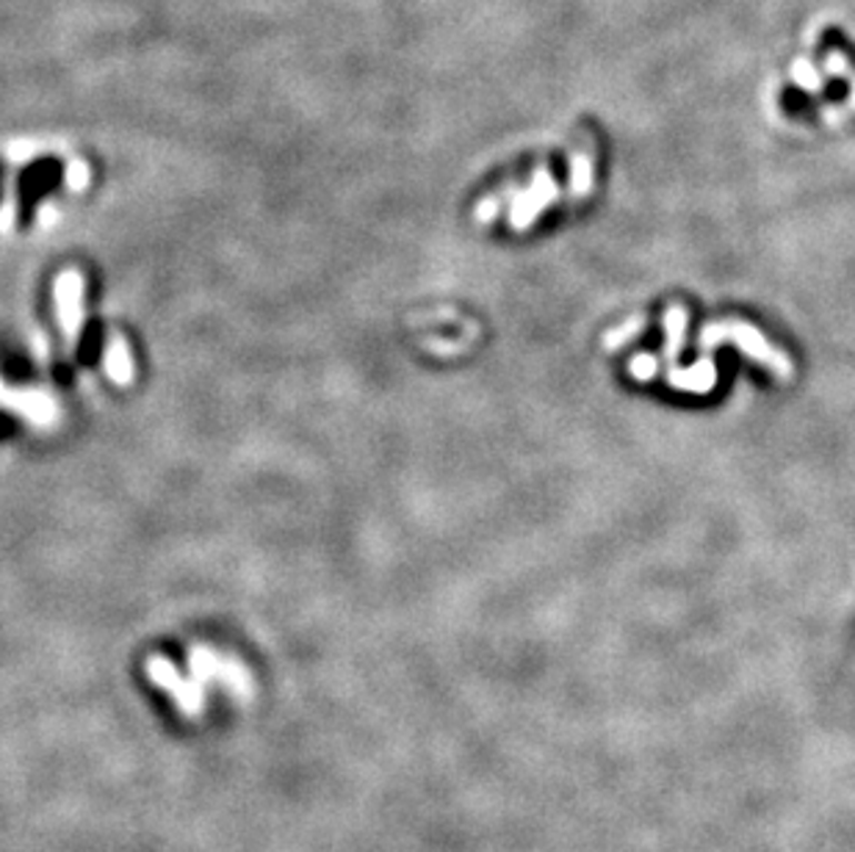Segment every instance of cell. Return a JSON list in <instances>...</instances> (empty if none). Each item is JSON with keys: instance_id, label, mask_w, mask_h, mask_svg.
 <instances>
[{"instance_id": "1", "label": "cell", "mask_w": 855, "mask_h": 852, "mask_svg": "<svg viewBox=\"0 0 855 852\" xmlns=\"http://www.w3.org/2000/svg\"><path fill=\"white\" fill-rule=\"evenodd\" d=\"M56 310H59V321L67 335V343L76 347L83 319V278L78 272H64L56 280Z\"/></svg>"}, {"instance_id": "2", "label": "cell", "mask_w": 855, "mask_h": 852, "mask_svg": "<svg viewBox=\"0 0 855 852\" xmlns=\"http://www.w3.org/2000/svg\"><path fill=\"white\" fill-rule=\"evenodd\" d=\"M105 371H109V377L117 385H131L133 374H137L133 371L131 349H128V343L120 335H114V341L105 347Z\"/></svg>"}, {"instance_id": "3", "label": "cell", "mask_w": 855, "mask_h": 852, "mask_svg": "<svg viewBox=\"0 0 855 852\" xmlns=\"http://www.w3.org/2000/svg\"><path fill=\"white\" fill-rule=\"evenodd\" d=\"M792 78H795L797 87H803L806 92H814V89L823 87L817 70H814V64L808 59H797L795 64H792Z\"/></svg>"}, {"instance_id": "4", "label": "cell", "mask_w": 855, "mask_h": 852, "mask_svg": "<svg viewBox=\"0 0 855 852\" xmlns=\"http://www.w3.org/2000/svg\"><path fill=\"white\" fill-rule=\"evenodd\" d=\"M571 189H573V194H584V191L590 189V161L584 156L573 158Z\"/></svg>"}, {"instance_id": "5", "label": "cell", "mask_w": 855, "mask_h": 852, "mask_svg": "<svg viewBox=\"0 0 855 852\" xmlns=\"http://www.w3.org/2000/svg\"><path fill=\"white\" fill-rule=\"evenodd\" d=\"M825 70H828L831 76H836V78L847 76V59L839 53H831L828 61H825Z\"/></svg>"}, {"instance_id": "6", "label": "cell", "mask_w": 855, "mask_h": 852, "mask_svg": "<svg viewBox=\"0 0 855 852\" xmlns=\"http://www.w3.org/2000/svg\"><path fill=\"white\" fill-rule=\"evenodd\" d=\"M6 397H9V391H6L3 382H0V402H6Z\"/></svg>"}, {"instance_id": "7", "label": "cell", "mask_w": 855, "mask_h": 852, "mask_svg": "<svg viewBox=\"0 0 855 852\" xmlns=\"http://www.w3.org/2000/svg\"><path fill=\"white\" fill-rule=\"evenodd\" d=\"M851 106L855 109V81H853V94H851Z\"/></svg>"}]
</instances>
